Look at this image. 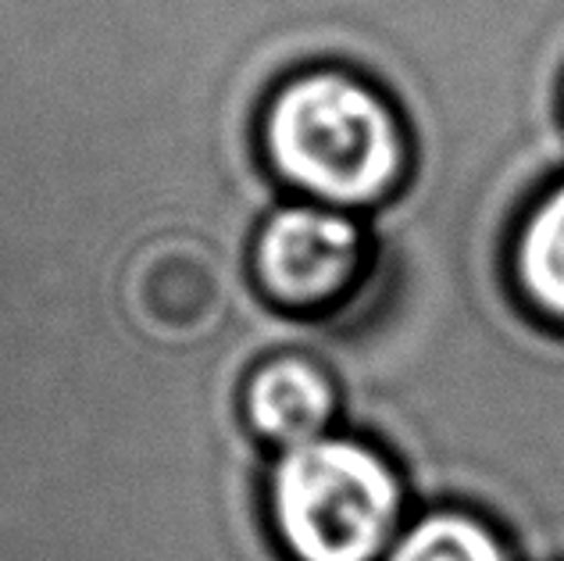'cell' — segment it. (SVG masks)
<instances>
[{
    "instance_id": "obj_1",
    "label": "cell",
    "mask_w": 564,
    "mask_h": 561,
    "mask_svg": "<svg viewBox=\"0 0 564 561\" xmlns=\"http://www.w3.org/2000/svg\"><path fill=\"white\" fill-rule=\"evenodd\" d=\"M258 143L282 186L339 212L376 208L414 172L408 118L379 83L344 65L282 79L261 108Z\"/></svg>"
},
{
    "instance_id": "obj_2",
    "label": "cell",
    "mask_w": 564,
    "mask_h": 561,
    "mask_svg": "<svg viewBox=\"0 0 564 561\" xmlns=\"http://www.w3.org/2000/svg\"><path fill=\"white\" fill-rule=\"evenodd\" d=\"M269 519L290 561H382L404 519V486L376 447L322 436L275 457Z\"/></svg>"
},
{
    "instance_id": "obj_3",
    "label": "cell",
    "mask_w": 564,
    "mask_h": 561,
    "mask_svg": "<svg viewBox=\"0 0 564 561\" xmlns=\"http://www.w3.org/2000/svg\"><path fill=\"white\" fill-rule=\"evenodd\" d=\"M254 279L282 312L315 315L347 298L368 265V240L350 212L315 201L282 204L254 240Z\"/></svg>"
},
{
    "instance_id": "obj_4",
    "label": "cell",
    "mask_w": 564,
    "mask_h": 561,
    "mask_svg": "<svg viewBox=\"0 0 564 561\" xmlns=\"http://www.w3.org/2000/svg\"><path fill=\"white\" fill-rule=\"evenodd\" d=\"M221 272L215 255L197 240L165 236L143 247L129 265L126 304L132 322L158 339L200 336L221 312Z\"/></svg>"
},
{
    "instance_id": "obj_5",
    "label": "cell",
    "mask_w": 564,
    "mask_h": 561,
    "mask_svg": "<svg viewBox=\"0 0 564 561\" xmlns=\"http://www.w3.org/2000/svg\"><path fill=\"white\" fill-rule=\"evenodd\" d=\"M243 416L261 440L290 451L329 436L336 390L315 362L282 354L250 373L243 387Z\"/></svg>"
},
{
    "instance_id": "obj_6",
    "label": "cell",
    "mask_w": 564,
    "mask_h": 561,
    "mask_svg": "<svg viewBox=\"0 0 564 561\" xmlns=\"http://www.w3.org/2000/svg\"><path fill=\"white\" fill-rule=\"evenodd\" d=\"M511 272L532 312L564 330V175L525 212Z\"/></svg>"
},
{
    "instance_id": "obj_7",
    "label": "cell",
    "mask_w": 564,
    "mask_h": 561,
    "mask_svg": "<svg viewBox=\"0 0 564 561\" xmlns=\"http://www.w3.org/2000/svg\"><path fill=\"white\" fill-rule=\"evenodd\" d=\"M382 561H511V551L475 515L433 511L397 537Z\"/></svg>"
}]
</instances>
